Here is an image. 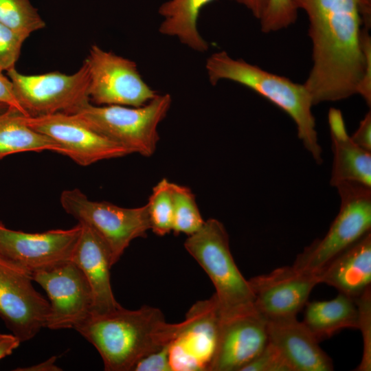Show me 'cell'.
Returning <instances> with one entry per match:
<instances>
[{
	"label": "cell",
	"mask_w": 371,
	"mask_h": 371,
	"mask_svg": "<svg viewBox=\"0 0 371 371\" xmlns=\"http://www.w3.org/2000/svg\"><path fill=\"white\" fill-rule=\"evenodd\" d=\"M205 69L210 84L220 80L240 84L264 97L286 113L294 121L297 137L317 164L322 162L312 98L304 84L265 71L243 59H234L225 51L212 54Z\"/></svg>",
	"instance_id": "3"
},
{
	"label": "cell",
	"mask_w": 371,
	"mask_h": 371,
	"mask_svg": "<svg viewBox=\"0 0 371 371\" xmlns=\"http://www.w3.org/2000/svg\"><path fill=\"white\" fill-rule=\"evenodd\" d=\"M241 371H294L281 351L269 341L262 351Z\"/></svg>",
	"instance_id": "30"
},
{
	"label": "cell",
	"mask_w": 371,
	"mask_h": 371,
	"mask_svg": "<svg viewBox=\"0 0 371 371\" xmlns=\"http://www.w3.org/2000/svg\"><path fill=\"white\" fill-rule=\"evenodd\" d=\"M7 108L8 106L5 104L0 103V113L5 111Z\"/></svg>",
	"instance_id": "37"
},
{
	"label": "cell",
	"mask_w": 371,
	"mask_h": 371,
	"mask_svg": "<svg viewBox=\"0 0 371 371\" xmlns=\"http://www.w3.org/2000/svg\"><path fill=\"white\" fill-rule=\"evenodd\" d=\"M222 322L215 294L195 303L170 343L169 361L172 371H210Z\"/></svg>",
	"instance_id": "11"
},
{
	"label": "cell",
	"mask_w": 371,
	"mask_h": 371,
	"mask_svg": "<svg viewBox=\"0 0 371 371\" xmlns=\"http://www.w3.org/2000/svg\"><path fill=\"white\" fill-rule=\"evenodd\" d=\"M46 292L50 306L45 328L76 329L92 313L89 285L80 269L71 261L32 274Z\"/></svg>",
	"instance_id": "14"
},
{
	"label": "cell",
	"mask_w": 371,
	"mask_h": 371,
	"mask_svg": "<svg viewBox=\"0 0 371 371\" xmlns=\"http://www.w3.org/2000/svg\"><path fill=\"white\" fill-rule=\"evenodd\" d=\"M60 201L68 214L91 227L101 238L113 265L134 239L145 236L150 229L146 204L128 208L92 201L77 188L64 190Z\"/></svg>",
	"instance_id": "7"
},
{
	"label": "cell",
	"mask_w": 371,
	"mask_h": 371,
	"mask_svg": "<svg viewBox=\"0 0 371 371\" xmlns=\"http://www.w3.org/2000/svg\"><path fill=\"white\" fill-rule=\"evenodd\" d=\"M309 21L312 67L304 83L313 104L371 98L370 0H295Z\"/></svg>",
	"instance_id": "1"
},
{
	"label": "cell",
	"mask_w": 371,
	"mask_h": 371,
	"mask_svg": "<svg viewBox=\"0 0 371 371\" xmlns=\"http://www.w3.org/2000/svg\"><path fill=\"white\" fill-rule=\"evenodd\" d=\"M304 307L302 322L318 342L344 328H358L356 302L344 294L339 293L330 300L307 302Z\"/></svg>",
	"instance_id": "21"
},
{
	"label": "cell",
	"mask_w": 371,
	"mask_h": 371,
	"mask_svg": "<svg viewBox=\"0 0 371 371\" xmlns=\"http://www.w3.org/2000/svg\"><path fill=\"white\" fill-rule=\"evenodd\" d=\"M56 357H52L47 360L39 363L36 365H33L28 368H24L23 369H16V370H28V371H58L62 370L60 368L56 365Z\"/></svg>",
	"instance_id": "36"
},
{
	"label": "cell",
	"mask_w": 371,
	"mask_h": 371,
	"mask_svg": "<svg viewBox=\"0 0 371 371\" xmlns=\"http://www.w3.org/2000/svg\"><path fill=\"white\" fill-rule=\"evenodd\" d=\"M173 204L172 231L176 234L190 236L196 232L203 225L195 196L184 186L171 182Z\"/></svg>",
	"instance_id": "24"
},
{
	"label": "cell",
	"mask_w": 371,
	"mask_h": 371,
	"mask_svg": "<svg viewBox=\"0 0 371 371\" xmlns=\"http://www.w3.org/2000/svg\"><path fill=\"white\" fill-rule=\"evenodd\" d=\"M246 7L258 20L261 18L269 0H232Z\"/></svg>",
	"instance_id": "35"
},
{
	"label": "cell",
	"mask_w": 371,
	"mask_h": 371,
	"mask_svg": "<svg viewBox=\"0 0 371 371\" xmlns=\"http://www.w3.org/2000/svg\"><path fill=\"white\" fill-rule=\"evenodd\" d=\"M184 247L213 283L223 322L258 313L250 284L234 260L229 236L221 222L215 218L205 221L196 232L188 236Z\"/></svg>",
	"instance_id": "4"
},
{
	"label": "cell",
	"mask_w": 371,
	"mask_h": 371,
	"mask_svg": "<svg viewBox=\"0 0 371 371\" xmlns=\"http://www.w3.org/2000/svg\"><path fill=\"white\" fill-rule=\"evenodd\" d=\"M45 150L63 155L59 144L30 127L17 110L8 107L0 113V160L12 154Z\"/></svg>",
	"instance_id": "22"
},
{
	"label": "cell",
	"mask_w": 371,
	"mask_h": 371,
	"mask_svg": "<svg viewBox=\"0 0 371 371\" xmlns=\"http://www.w3.org/2000/svg\"><path fill=\"white\" fill-rule=\"evenodd\" d=\"M27 125L59 144L63 155L87 166L131 154L122 145L95 131L74 113H57L25 117Z\"/></svg>",
	"instance_id": "12"
},
{
	"label": "cell",
	"mask_w": 371,
	"mask_h": 371,
	"mask_svg": "<svg viewBox=\"0 0 371 371\" xmlns=\"http://www.w3.org/2000/svg\"><path fill=\"white\" fill-rule=\"evenodd\" d=\"M351 139L357 146L371 152V113H366Z\"/></svg>",
	"instance_id": "33"
},
{
	"label": "cell",
	"mask_w": 371,
	"mask_h": 371,
	"mask_svg": "<svg viewBox=\"0 0 371 371\" xmlns=\"http://www.w3.org/2000/svg\"><path fill=\"white\" fill-rule=\"evenodd\" d=\"M85 62L91 104L138 107L157 95L142 77L136 63L128 58L93 45Z\"/></svg>",
	"instance_id": "9"
},
{
	"label": "cell",
	"mask_w": 371,
	"mask_h": 371,
	"mask_svg": "<svg viewBox=\"0 0 371 371\" xmlns=\"http://www.w3.org/2000/svg\"><path fill=\"white\" fill-rule=\"evenodd\" d=\"M0 103L8 107L14 109L26 117H29L21 105L15 94L13 85L10 79L0 70Z\"/></svg>",
	"instance_id": "32"
},
{
	"label": "cell",
	"mask_w": 371,
	"mask_h": 371,
	"mask_svg": "<svg viewBox=\"0 0 371 371\" xmlns=\"http://www.w3.org/2000/svg\"><path fill=\"white\" fill-rule=\"evenodd\" d=\"M269 341L286 358L294 371H331L330 357L296 317L267 319Z\"/></svg>",
	"instance_id": "18"
},
{
	"label": "cell",
	"mask_w": 371,
	"mask_h": 371,
	"mask_svg": "<svg viewBox=\"0 0 371 371\" xmlns=\"http://www.w3.org/2000/svg\"><path fill=\"white\" fill-rule=\"evenodd\" d=\"M214 0H168L159 8L162 21L159 32L176 38L194 52L204 53L210 45L201 35L198 19L201 10Z\"/></svg>",
	"instance_id": "20"
},
{
	"label": "cell",
	"mask_w": 371,
	"mask_h": 371,
	"mask_svg": "<svg viewBox=\"0 0 371 371\" xmlns=\"http://www.w3.org/2000/svg\"><path fill=\"white\" fill-rule=\"evenodd\" d=\"M81 225V233L71 261L80 269L89 285L93 298L92 313H106L121 306L111 289L110 269L113 265L111 254L93 229Z\"/></svg>",
	"instance_id": "17"
},
{
	"label": "cell",
	"mask_w": 371,
	"mask_h": 371,
	"mask_svg": "<svg viewBox=\"0 0 371 371\" xmlns=\"http://www.w3.org/2000/svg\"><path fill=\"white\" fill-rule=\"evenodd\" d=\"M32 274L0 255V317L21 342L45 328L49 302L34 287Z\"/></svg>",
	"instance_id": "10"
},
{
	"label": "cell",
	"mask_w": 371,
	"mask_h": 371,
	"mask_svg": "<svg viewBox=\"0 0 371 371\" xmlns=\"http://www.w3.org/2000/svg\"><path fill=\"white\" fill-rule=\"evenodd\" d=\"M248 281L255 308L266 319L296 317L319 284L316 275L293 265L276 269Z\"/></svg>",
	"instance_id": "15"
},
{
	"label": "cell",
	"mask_w": 371,
	"mask_h": 371,
	"mask_svg": "<svg viewBox=\"0 0 371 371\" xmlns=\"http://www.w3.org/2000/svg\"><path fill=\"white\" fill-rule=\"evenodd\" d=\"M21 341L14 334L0 333V360L10 355Z\"/></svg>",
	"instance_id": "34"
},
{
	"label": "cell",
	"mask_w": 371,
	"mask_h": 371,
	"mask_svg": "<svg viewBox=\"0 0 371 371\" xmlns=\"http://www.w3.org/2000/svg\"><path fill=\"white\" fill-rule=\"evenodd\" d=\"M354 300L371 288V231L330 260L316 274Z\"/></svg>",
	"instance_id": "19"
},
{
	"label": "cell",
	"mask_w": 371,
	"mask_h": 371,
	"mask_svg": "<svg viewBox=\"0 0 371 371\" xmlns=\"http://www.w3.org/2000/svg\"><path fill=\"white\" fill-rule=\"evenodd\" d=\"M0 23L29 36L45 27L30 0H0Z\"/></svg>",
	"instance_id": "25"
},
{
	"label": "cell",
	"mask_w": 371,
	"mask_h": 371,
	"mask_svg": "<svg viewBox=\"0 0 371 371\" xmlns=\"http://www.w3.org/2000/svg\"><path fill=\"white\" fill-rule=\"evenodd\" d=\"M28 35L14 30L0 23V70L15 68L23 44Z\"/></svg>",
	"instance_id": "29"
},
{
	"label": "cell",
	"mask_w": 371,
	"mask_h": 371,
	"mask_svg": "<svg viewBox=\"0 0 371 371\" xmlns=\"http://www.w3.org/2000/svg\"><path fill=\"white\" fill-rule=\"evenodd\" d=\"M7 76L29 117L74 113L90 102L89 71L85 61L71 74L52 71L25 75L14 68L7 71Z\"/></svg>",
	"instance_id": "8"
},
{
	"label": "cell",
	"mask_w": 371,
	"mask_h": 371,
	"mask_svg": "<svg viewBox=\"0 0 371 371\" xmlns=\"http://www.w3.org/2000/svg\"><path fill=\"white\" fill-rule=\"evenodd\" d=\"M172 104L169 93L157 94L138 107L89 102L74 114L95 131L122 145L131 153L152 156L159 140L158 126Z\"/></svg>",
	"instance_id": "5"
},
{
	"label": "cell",
	"mask_w": 371,
	"mask_h": 371,
	"mask_svg": "<svg viewBox=\"0 0 371 371\" xmlns=\"http://www.w3.org/2000/svg\"><path fill=\"white\" fill-rule=\"evenodd\" d=\"M150 229L158 236L172 231L173 204L171 182L162 179L153 188L146 203Z\"/></svg>",
	"instance_id": "26"
},
{
	"label": "cell",
	"mask_w": 371,
	"mask_h": 371,
	"mask_svg": "<svg viewBox=\"0 0 371 371\" xmlns=\"http://www.w3.org/2000/svg\"><path fill=\"white\" fill-rule=\"evenodd\" d=\"M170 343L142 358L133 371H172L169 361Z\"/></svg>",
	"instance_id": "31"
},
{
	"label": "cell",
	"mask_w": 371,
	"mask_h": 371,
	"mask_svg": "<svg viewBox=\"0 0 371 371\" xmlns=\"http://www.w3.org/2000/svg\"><path fill=\"white\" fill-rule=\"evenodd\" d=\"M330 137L333 152L330 186L352 181L371 187V152L357 146L348 133Z\"/></svg>",
	"instance_id": "23"
},
{
	"label": "cell",
	"mask_w": 371,
	"mask_h": 371,
	"mask_svg": "<svg viewBox=\"0 0 371 371\" xmlns=\"http://www.w3.org/2000/svg\"><path fill=\"white\" fill-rule=\"evenodd\" d=\"M295 0H269L260 19L264 33L277 32L293 24L297 16Z\"/></svg>",
	"instance_id": "27"
},
{
	"label": "cell",
	"mask_w": 371,
	"mask_h": 371,
	"mask_svg": "<svg viewBox=\"0 0 371 371\" xmlns=\"http://www.w3.org/2000/svg\"><path fill=\"white\" fill-rule=\"evenodd\" d=\"M81 229L78 223L67 229L27 233L0 222V255L32 274L52 269L71 260Z\"/></svg>",
	"instance_id": "13"
},
{
	"label": "cell",
	"mask_w": 371,
	"mask_h": 371,
	"mask_svg": "<svg viewBox=\"0 0 371 371\" xmlns=\"http://www.w3.org/2000/svg\"><path fill=\"white\" fill-rule=\"evenodd\" d=\"M268 342L267 319L259 313L222 322L210 371H241Z\"/></svg>",
	"instance_id": "16"
},
{
	"label": "cell",
	"mask_w": 371,
	"mask_h": 371,
	"mask_svg": "<svg viewBox=\"0 0 371 371\" xmlns=\"http://www.w3.org/2000/svg\"><path fill=\"white\" fill-rule=\"evenodd\" d=\"M335 188L339 210L322 238L314 240L297 255L293 266L316 275L337 254L371 230V187L344 181Z\"/></svg>",
	"instance_id": "6"
},
{
	"label": "cell",
	"mask_w": 371,
	"mask_h": 371,
	"mask_svg": "<svg viewBox=\"0 0 371 371\" xmlns=\"http://www.w3.org/2000/svg\"><path fill=\"white\" fill-rule=\"evenodd\" d=\"M181 324H168L157 308L122 306L91 313L75 330L99 352L106 371H133L142 358L172 342Z\"/></svg>",
	"instance_id": "2"
},
{
	"label": "cell",
	"mask_w": 371,
	"mask_h": 371,
	"mask_svg": "<svg viewBox=\"0 0 371 371\" xmlns=\"http://www.w3.org/2000/svg\"><path fill=\"white\" fill-rule=\"evenodd\" d=\"M358 313V328L363 338V354L355 370H371V288L355 299Z\"/></svg>",
	"instance_id": "28"
}]
</instances>
